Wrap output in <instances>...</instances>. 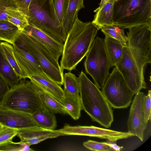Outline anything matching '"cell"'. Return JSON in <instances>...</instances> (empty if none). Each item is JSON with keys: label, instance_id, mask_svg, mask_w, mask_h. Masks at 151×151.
<instances>
[{"label": "cell", "instance_id": "cell-25", "mask_svg": "<svg viewBox=\"0 0 151 151\" xmlns=\"http://www.w3.org/2000/svg\"><path fill=\"white\" fill-rule=\"evenodd\" d=\"M20 30L8 21L0 20V40L12 45Z\"/></svg>", "mask_w": 151, "mask_h": 151}, {"label": "cell", "instance_id": "cell-8", "mask_svg": "<svg viewBox=\"0 0 151 151\" xmlns=\"http://www.w3.org/2000/svg\"><path fill=\"white\" fill-rule=\"evenodd\" d=\"M86 56L85 71L98 88H101L110 74L109 71L111 67L104 40L98 36L94 38Z\"/></svg>", "mask_w": 151, "mask_h": 151}, {"label": "cell", "instance_id": "cell-34", "mask_svg": "<svg viewBox=\"0 0 151 151\" xmlns=\"http://www.w3.org/2000/svg\"><path fill=\"white\" fill-rule=\"evenodd\" d=\"M17 134V130L3 127L0 130V145L12 140L13 139Z\"/></svg>", "mask_w": 151, "mask_h": 151}, {"label": "cell", "instance_id": "cell-32", "mask_svg": "<svg viewBox=\"0 0 151 151\" xmlns=\"http://www.w3.org/2000/svg\"><path fill=\"white\" fill-rule=\"evenodd\" d=\"M83 145L85 147L91 150L96 151H113L106 142H99L91 140H88L84 142Z\"/></svg>", "mask_w": 151, "mask_h": 151}, {"label": "cell", "instance_id": "cell-3", "mask_svg": "<svg viewBox=\"0 0 151 151\" xmlns=\"http://www.w3.org/2000/svg\"><path fill=\"white\" fill-rule=\"evenodd\" d=\"M27 18L29 24L58 41L64 42L68 34L59 22L52 0H33Z\"/></svg>", "mask_w": 151, "mask_h": 151}, {"label": "cell", "instance_id": "cell-24", "mask_svg": "<svg viewBox=\"0 0 151 151\" xmlns=\"http://www.w3.org/2000/svg\"><path fill=\"white\" fill-rule=\"evenodd\" d=\"M83 3L84 0H69L63 23V27L67 34L78 17V12L81 9L85 7Z\"/></svg>", "mask_w": 151, "mask_h": 151}, {"label": "cell", "instance_id": "cell-22", "mask_svg": "<svg viewBox=\"0 0 151 151\" xmlns=\"http://www.w3.org/2000/svg\"><path fill=\"white\" fill-rule=\"evenodd\" d=\"M104 40L111 67L115 66L122 58L124 46L118 40L112 38L105 37Z\"/></svg>", "mask_w": 151, "mask_h": 151}, {"label": "cell", "instance_id": "cell-10", "mask_svg": "<svg viewBox=\"0 0 151 151\" xmlns=\"http://www.w3.org/2000/svg\"><path fill=\"white\" fill-rule=\"evenodd\" d=\"M115 67L134 94L147 88L144 77L139 71L127 45L124 46L122 58Z\"/></svg>", "mask_w": 151, "mask_h": 151}, {"label": "cell", "instance_id": "cell-18", "mask_svg": "<svg viewBox=\"0 0 151 151\" xmlns=\"http://www.w3.org/2000/svg\"><path fill=\"white\" fill-rule=\"evenodd\" d=\"M29 78L46 90L61 103L63 101L64 96L63 90L45 73L40 75L32 76Z\"/></svg>", "mask_w": 151, "mask_h": 151}, {"label": "cell", "instance_id": "cell-4", "mask_svg": "<svg viewBox=\"0 0 151 151\" xmlns=\"http://www.w3.org/2000/svg\"><path fill=\"white\" fill-rule=\"evenodd\" d=\"M140 24L151 27V0L114 1L113 25L124 29Z\"/></svg>", "mask_w": 151, "mask_h": 151}, {"label": "cell", "instance_id": "cell-19", "mask_svg": "<svg viewBox=\"0 0 151 151\" xmlns=\"http://www.w3.org/2000/svg\"><path fill=\"white\" fill-rule=\"evenodd\" d=\"M54 114L45 106L35 112L31 115L38 127L54 130L57 127V121Z\"/></svg>", "mask_w": 151, "mask_h": 151}, {"label": "cell", "instance_id": "cell-6", "mask_svg": "<svg viewBox=\"0 0 151 151\" xmlns=\"http://www.w3.org/2000/svg\"><path fill=\"white\" fill-rule=\"evenodd\" d=\"M13 44L32 55L48 76L60 86L63 85V72L58 61L50 53L40 47L32 38L20 31Z\"/></svg>", "mask_w": 151, "mask_h": 151}, {"label": "cell", "instance_id": "cell-11", "mask_svg": "<svg viewBox=\"0 0 151 151\" xmlns=\"http://www.w3.org/2000/svg\"><path fill=\"white\" fill-rule=\"evenodd\" d=\"M56 130L64 136H86L115 142L134 136L128 132L117 131L92 126H71L66 124L62 128Z\"/></svg>", "mask_w": 151, "mask_h": 151}, {"label": "cell", "instance_id": "cell-40", "mask_svg": "<svg viewBox=\"0 0 151 151\" xmlns=\"http://www.w3.org/2000/svg\"><path fill=\"white\" fill-rule=\"evenodd\" d=\"M3 127L0 124V130H1L3 128Z\"/></svg>", "mask_w": 151, "mask_h": 151}, {"label": "cell", "instance_id": "cell-33", "mask_svg": "<svg viewBox=\"0 0 151 151\" xmlns=\"http://www.w3.org/2000/svg\"><path fill=\"white\" fill-rule=\"evenodd\" d=\"M18 8L14 0H0V20L8 21L7 11L9 9Z\"/></svg>", "mask_w": 151, "mask_h": 151}, {"label": "cell", "instance_id": "cell-29", "mask_svg": "<svg viewBox=\"0 0 151 151\" xmlns=\"http://www.w3.org/2000/svg\"><path fill=\"white\" fill-rule=\"evenodd\" d=\"M64 92L65 95H75L79 94V87L77 78L69 72L63 74Z\"/></svg>", "mask_w": 151, "mask_h": 151}, {"label": "cell", "instance_id": "cell-26", "mask_svg": "<svg viewBox=\"0 0 151 151\" xmlns=\"http://www.w3.org/2000/svg\"><path fill=\"white\" fill-rule=\"evenodd\" d=\"M0 45L7 60L18 76L21 79L29 78L28 75L20 68L16 60L13 45L5 41H1Z\"/></svg>", "mask_w": 151, "mask_h": 151}, {"label": "cell", "instance_id": "cell-35", "mask_svg": "<svg viewBox=\"0 0 151 151\" xmlns=\"http://www.w3.org/2000/svg\"><path fill=\"white\" fill-rule=\"evenodd\" d=\"M151 91L150 90L147 95L145 96L143 101V107L145 120L147 123L151 118Z\"/></svg>", "mask_w": 151, "mask_h": 151}, {"label": "cell", "instance_id": "cell-39", "mask_svg": "<svg viewBox=\"0 0 151 151\" xmlns=\"http://www.w3.org/2000/svg\"><path fill=\"white\" fill-rule=\"evenodd\" d=\"M108 0H101L99 7L96 9L94 11V12H95L96 11L100 9Z\"/></svg>", "mask_w": 151, "mask_h": 151}, {"label": "cell", "instance_id": "cell-14", "mask_svg": "<svg viewBox=\"0 0 151 151\" xmlns=\"http://www.w3.org/2000/svg\"><path fill=\"white\" fill-rule=\"evenodd\" d=\"M0 124L17 130L37 126L31 114L0 108Z\"/></svg>", "mask_w": 151, "mask_h": 151}, {"label": "cell", "instance_id": "cell-38", "mask_svg": "<svg viewBox=\"0 0 151 151\" xmlns=\"http://www.w3.org/2000/svg\"><path fill=\"white\" fill-rule=\"evenodd\" d=\"M106 142L113 150L114 151H119L122 149L123 147H120L117 145L116 142L106 140Z\"/></svg>", "mask_w": 151, "mask_h": 151}, {"label": "cell", "instance_id": "cell-27", "mask_svg": "<svg viewBox=\"0 0 151 151\" xmlns=\"http://www.w3.org/2000/svg\"><path fill=\"white\" fill-rule=\"evenodd\" d=\"M100 29L105 37L114 39L124 46L127 45L128 37L124 33V29L117 26L109 25L101 27Z\"/></svg>", "mask_w": 151, "mask_h": 151}, {"label": "cell", "instance_id": "cell-20", "mask_svg": "<svg viewBox=\"0 0 151 151\" xmlns=\"http://www.w3.org/2000/svg\"><path fill=\"white\" fill-rule=\"evenodd\" d=\"M114 0H109L99 10L96 11L92 22L100 29V27L113 25Z\"/></svg>", "mask_w": 151, "mask_h": 151}, {"label": "cell", "instance_id": "cell-12", "mask_svg": "<svg viewBox=\"0 0 151 151\" xmlns=\"http://www.w3.org/2000/svg\"><path fill=\"white\" fill-rule=\"evenodd\" d=\"M130 110L127 122L128 132L143 140L144 132L147 123L146 122L143 110V101L145 95L139 91L135 94Z\"/></svg>", "mask_w": 151, "mask_h": 151}, {"label": "cell", "instance_id": "cell-5", "mask_svg": "<svg viewBox=\"0 0 151 151\" xmlns=\"http://www.w3.org/2000/svg\"><path fill=\"white\" fill-rule=\"evenodd\" d=\"M44 106L31 81L25 79L10 87L0 100V108L31 115Z\"/></svg>", "mask_w": 151, "mask_h": 151}, {"label": "cell", "instance_id": "cell-23", "mask_svg": "<svg viewBox=\"0 0 151 151\" xmlns=\"http://www.w3.org/2000/svg\"><path fill=\"white\" fill-rule=\"evenodd\" d=\"M61 103L66 114L69 115L75 120L80 118L81 111L82 110L80 94L75 95H65Z\"/></svg>", "mask_w": 151, "mask_h": 151}, {"label": "cell", "instance_id": "cell-13", "mask_svg": "<svg viewBox=\"0 0 151 151\" xmlns=\"http://www.w3.org/2000/svg\"><path fill=\"white\" fill-rule=\"evenodd\" d=\"M22 31L32 38L40 47L50 53L58 61L62 53L63 43L58 41L29 24Z\"/></svg>", "mask_w": 151, "mask_h": 151}, {"label": "cell", "instance_id": "cell-42", "mask_svg": "<svg viewBox=\"0 0 151 151\" xmlns=\"http://www.w3.org/2000/svg\"><path fill=\"white\" fill-rule=\"evenodd\" d=\"M114 0L115 1H117L118 0Z\"/></svg>", "mask_w": 151, "mask_h": 151}, {"label": "cell", "instance_id": "cell-1", "mask_svg": "<svg viewBox=\"0 0 151 151\" xmlns=\"http://www.w3.org/2000/svg\"><path fill=\"white\" fill-rule=\"evenodd\" d=\"M99 28L92 22H83L77 17L64 44L60 67L63 72L76 69L89 51Z\"/></svg>", "mask_w": 151, "mask_h": 151}, {"label": "cell", "instance_id": "cell-21", "mask_svg": "<svg viewBox=\"0 0 151 151\" xmlns=\"http://www.w3.org/2000/svg\"><path fill=\"white\" fill-rule=\"evenodd\" d=\"M0 75L10 88L17 84L22 79L7 60L0 45Z\"/></svg>", "mask_w": 151, "mask_h": 151}, {"label": "cell", "instance_id": "cell-43", "mask_svg": "<svg viewBox=\"0 0 151 151\" xmlns=\"http://www.w3.org/2000/svg\"><path fill=\"white\" fill-rule=\"evenodd\" d=\"M14 0L15 1H16V0Z\"/></svg>", "mask_w": 151, "mask_h": 151}, {"label": "cell", "instance_id": "cell-36", "mask_svg": "<svg viewBox=\"0 0 151 151\" xmlns=\"http://www.w3.org/2000/svg\"><path fill=\"white\" fill-rule=\"evenodd\" d=\"M33 0H16L15 1L18 9L28 16L29 6Z\"/></svg>", "mask_w": 151, "mask_h": 151}, {"label": "cell", "instance_id": "cell-17", "mask_svg": "<svg viewBox=\"0 0 151 151\" xmlns=\"http://www.w3.org/2000/svg\"><path fill=\"white\" fill-rule=\"evenodd\" d=\"M30 81L41 102L47 108L54 114H66L63 105L59 101L38 84Z\"/></svg>", "mask_w": 151, "mask_h": 151}, {"label": "cell", "instance_id": "cell-31", "mask_svg": "<svg viewBox=\"0 0 151 151\" xmlns=\"http://www.w3.org/2000/svg\"><path fill=\"white\" fill-rule=\"evenodd\" d=\"M52 0L60 24L63 26V23L68 9L69 0Z\"/></svg>", "mask_w": 151, "mask_h": 151}, {"label": "cell", "instance_id": "cell-9", "mask_svg": "<svg viewBox=\"0 0 151 151\" xmlns=\"http://www.w3.org/2000/svg\"><path fill=\"white\" fill-rule=\"evenodd\" d=\"M101 88V91L108 103L111 107L114 109L128 107L134 95L115 67Z\"/></svg>", "mask_w": 151, "mask_h": 151}, {"label": "cell", "instance_id": "cell-2", "mask_svg": "<svg viewBox=\"0 0 151 151\" xmlns=\"http://www.w3.org/2000/svg\"><path fill=\"white\" fill-rule=\"evenodd\" d=\"M77 79L82 109L92 121L109 128L113 121V112L102 91L83 71Z\"/></svg>", "mask_w": 151, "mask_h": 151}, {"label": "cell", "instance_id": "cell-16", "mask_svg": "<svg viewBox=\"0 0 151 151\" xmlns=\"http://www.w3.org/2000/svg\"><path fill=\"white\" fill-rule=\"evenodd\" d=\"M14 52L16 60L20 68L29 77L40 75L45 73L36 59L31 55L14 44Z\"/></svg>", "mask_w": 151, "mask_h": 151}, {"label": "cell", "instance_id": "cell-37", "mask_svg": "<svg viewBox=\"0 0 151 151\" xmlns=\"http://www.w3.org/2000/svg\"><path fill=\"white\" fill-rule=\"evenodd\" d=\"M0 75V100L3 98L10 87Z\"/></svg>", "mask_w": 151, "mask_h": 151}, {"label": "cell", "instance_id": "cell-15", "mask_svg": "<svg viewBox=\"0 0 151 151\" xmlns=\"http://www.w3.org/2000/svg\"><path fill=\"white\" fill-rule=\"evenodd\" d=\"M17 135L21 142L30 146L47 139L64 136L56 130L45 129L38 126L17 130Z\"/></svg>", "mask_w": 151, "mask_h": 151}, {"label": "cell", "instance_id": "cell-30", "mask_svg": "<svg viewBox=\"0 0 151 151\" xmlns=\"http://www.w3.org/2000/svg\"><path fill=\"white\" fill-rule=\"evenodd\" d=\"M30 145L20 141L15 142L12 140L9 141L0 145V151H32Z\"/></svg>", "mask_w": 151, "mask_h": 151}, {"label": "cell", "instance_id": "cell-28", "mask_svg": "<svg viewBox=\"0 0 151 151\" xmlns=\"http://www.w3.org/2000/svg\"><path fill=\"white\" fill-rule=\"evenodd\" d=\"M8 20L23 31L29 25L27 17L18 8L8 9L7 11Z\"/></svg>", "mask_w": 151, "mask_h": 151}, {"label": "cell", "instance_id": "cell-7", "mask_svg": "<svg viewBox=\"0 0 151 151\" xmlns=\"http://www.w3.org/2000/svg\"><path fill=\"white\" fill-rule=\"evenodd\" d=\"M127 45L142 75L145 65L151 63V27L140 24L128 28Z\"/></svg>", "mask_w": 151, "mask_h": 151}, {"label": "cell", "instance_id": "cell-41", "mask_svg": "<svg viewBox=\"0 0 151 151\" xmlns=\"http://www.w3.org/2000/svg\"><path fill=\"white\" fill-rule=\"evenodd\" d=\"M1 42V40H0V45Z\"/></svg>", "mask_w": 151, "mask_h": 151}]
</instances>
